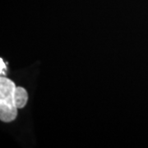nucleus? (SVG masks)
<instances>
[{"mask_svg":"<svg viewBox=\"0 0 148 148\" xmlns=\"http://www.w3.org/2000/svg\"><path fill=\"white\" fill-rule=\"evenodd\" d=\"M15 83L7 77L0 78V119L11 123L17 116V107L15 103Z\"/></svg>","mask_w":148,"mask_h":148,"instance_id":"f257e3e1","label":"nucleus"},{"mask_svg":"<svg viewBox=\"0 0 148 148\" xmlns=\"http://www.w3.org/2000/svg\"><path fill=\"white\" fill-rule=\"evenodd\" d=\"M28 94L27 90L21 86H16L15 90V103L18 109H22L27 105Z\"/></svg>","mask_w":148,"mask_h":148,"instance_id":"f03ea898","label":"nucleus"},{"mask_svg":"<svg viewBox=\"0 0 148 148\" xmlns=\"http://www.w3.org/2000/svg\"><path fill=\"white\" fill-rule=\"evenodd\" d=\"M0 64H1V71H0V73H1V74H4L6 70V65L4 64V62H3V58H0Z\"/></svg>","mask_w":148,"mask_h":148,"instance_id":"7ed1b4c3","label":"nucleus"}]
</instances>
